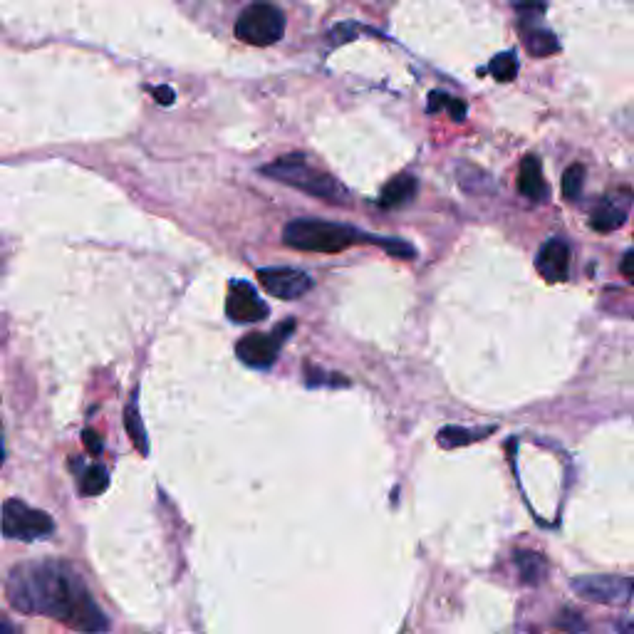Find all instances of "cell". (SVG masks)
<instances>
[{
	"instance_id": "obj_1",
	"label": "cell",
	"mask_w": 634,
	"mask_h": 634,
	"mask_svg": "<svg viewBox=\"0 0 634 634\" xmlns=\"http://www.w3.org/2000/svg\"><path fill=\"white\" fill-rule=\"evenodd\" d=\"M8 600L25 615L53 617L80 632H107L109 622L80 575L65 563H23L10 573Z\"/></svg>"
},
{
	"instance_id": "obj_28",
	"label": "cell",
	"mask_w": 634,
	"mask_h": 634,
	"mask_svg": "<svg viewBox=\"0 0 634 634\" xmlns=\"http://www.w3.org/2000/svg\"><path fill=\"white\" fill-rule=\"evenodd\" d=\"M15 632V625H10L8 620H3V615H0V634H13Z\"/></svg>"
},
{
	"instance_id": "obj_14",
	"label": "cell",
	"mask_w": 634,
	"mask_h": 634,
	"mask_svg": "<svg viewBox=\"0 0 634 634\" xmlns=\"http://www.w3.org/2000/svg\"><path fill=\"white\" fill-rule=\"evenodd\" d=\"M417 189L419 184L412 174L394 176V179L384 186L382 194H379V206H382V209H397V206L409 204V201L417 196Z\"/></svg>"
},
{
	"instance_id": "obj_24",
	"label": "cell",
	"mask_w": 634,
	"mask_h": 634,
	"mask_svg": "<svg viewBox=\"0 0 634 634\" xmlns=\"http://www.w3.org/2000/svg\"><path fill=\"white\" fill-rule=\"evenodd\" d=\"M82 441H85V446L87 449H90V454H102V441H100V436H97V431H92V429H85L82 431Z\"/></svg>"
},
{
	"instance_id": "obj_15",
	"label": "cell",
	"mask_w": 634,
	"mask_h": 634,
	"mask_svg": "<svg viewBox=\"0 0 634 634\" xmlns=\"http://www.w3.org/2000/svg\"><path fill=\"white\" fill-rule=\"evenodd\" d=\"M513 563H516L518 575L526 585H540L545 580V573H548V563L540 553H533V550H516L513 553Z\"/></svg>"
},
{
	"instance_id": "obj_22",
	"label": "cell",
	"mask_w": 634,
	"mask_h": 634,
	"mask_svg": "<svg viewBox=\"0 0 634 634\" xmlns=\"http://www.w3.org/2000/svg\"><path fill=\"white\" fill-rule=\"evenodd\" d=\"M558 627L560 630H568V632H582L587 625H585V620L580 617V612L563 610V615H560V620H558Z\"/></svg>"
},
{
	"instance_id": "obj_18",
	"label": "cell",
	"mask_w": 634,
	"mask_h": 634,
	"mask_svg": "<svg viewBox=\"0 0 634 634\" xmlns=\"http://www.w3.org/2000/svg\"><path fill=\"white\" fill-rule=\"evenodd\" d=\"M107 486H109V476L102 464H90L80 474L82 496H100V493L107 491Z\"/></svg>"
},
{
	"instance_id": "obj_16",
	"label": "cell",
	"mask_w": 634,
	"mask_h": 634,
	"mask_svg": "<svg viewBox=\"0 0 634 634\" xmlns=\"http://www.w3.org/2000/svg\"><path fill=\"white\" fill-rule=\"evenodd\" d=\"M496 426H483V429H464V426H446L439 431V444L444 449H456V446H469L474 441H483L488 434H493Z\"/></svg>"
},
{
	"instance_id": "obj_8",
	"label": "cell",
	"mask_w": 634,
	"mask_h": 634,
	"mask_svg": "<svg viewBox=\"0 0 634 634\" xmlns=\"http://www.w3.org/2000/svg\"><path fill=\"white\" fill-rule=\"evenodd\" d=\"M261 285L273 298L298 300L313 290V278L305 270L295 268H261L258 270Z\"/></svg>"
},
{
	"instance_id": "obj_25",
	"label": "cell",
	"mask_w": 634,
	"mask_h": 634,
	"mask_svg": "<svg viewBox=\"0 0 634 634\" xmlns=\"http://www.w3.org/2000/svg\"><path fill=\"white\" fill-rule=\"evenodd\" d=\"M446 102H449V95H446V92H431L429 112H441V109H446Z\"/></svg>"
},
{
	"instance_id": "obj_10",
	"label": "cell",
	"mask_w": 634,
	"mask_h": 634,
	"mask_svg": "<svg viewBox=\"0 0 634 634\" xmlns=\"http://www.w3.org/2000/svg\"><path fill=\"white\" fill-rule=\"evenodd\" d=\"M630 204H632V191L630 189H622V191H615V194L602 196V201L597 204V209L592 211L590 226L595 228L597 233L615 231V228H620L622 223L627 221Z\"/></svg>"
},
{
	"instance_id": "obj_27",
	"label": "cell",
	"mask_w": 634,
	"mask_h": 634,
	"mask_svg": "<svg viewBox=\"0 0 634 634\" xmlns=\"http://www.w3.org/2000/svg\"><path fill=\"white\" fill-rule=\"evenodd\" d=\"M154 97H157L159 105H174V90L171 87H157V90H152Z\"/></svg>"
},
{
	"instance_id": "obj_21",
	"label": "cell",
	"mask_w": 634,
	"mask_h": 634,
	"mask_svg": "<svg viewBox=\"0 0 634 634\" xmlns=\"http://www.w3.org/2000/svg\"><path fill=\"white\" fill-rule=\"evenodd\" d=\"M374 243H377L379 248H384V251H387L389 256L402 258V261H412V258H417V248L409 246V243L402 241V238H382V236H377V238H374Z\"/></svg>"
},
{
	"instance_id": "obj_20",
	"label": "cell",
	"mask_w": 634,
	"mask_h": 634,
	"mask_svg": "<svg viewBox=\"0 0 634 634\" xmlns=\"http://www.w3.org/2000/svg\"><path fill=\"white\" fill-rule=\"evenodd\" d=\"M491 75L496 77L498 82H511L516 80L518 75V57L513 50H508V53H501L496 55L491 60Z\"/></svg>"
},
{
	"instance_id": "obj_9",
	"label": "cell",
	"mask_w": 634,
	"mask_h": 634,
	"mask_svg": "<svg viewBox=\"0 0 634 634\" xmlns=\"http://www.w3.org/2000/svg\"><path fill=\"white\" fill-rule=\"evenodd\" d=\"M226 315L233 322H261L270 315V308L258 298L256 288L243 280H233L228 285V300H226Z\"/></svg>"
},
{
	"instance_id": "obj_3",
	"label": "cell",
	"mask_w": 634,
	"mask_h": 634,
	"mask_svg": "<svg viewBox=\"0 0 634 634\" xmlns=\"http://www.w3.org/2000/svg\"><path fill=\"white\" fill-rule=\"evenodd\" d=\"M263 174L270 176L275 181H283V184L295 186V189L305 191V194L317 196L322 201H332V204H345L350 199L347 189L342 184H337L330 174L315 169L310 164L308 157L303 154H290V157H280L270 166H263Z\"/></svg>"
},
{
	"instance_id": "obj_7",
	"label": "cell",
	"mask_w": 634,
	"mask_h": 634,
	"mask_svg": "<svg viewBox=\"0 0 634 634\" xmlns=\"http://www.w3.org/2000/svg\"><path fill=\"white\" fill-rule=\"evenodd\" d=\"M573 590L580 597L600 605H622L634 592V580L622 575H585L573 580Z\"/></svg>"
},
{
	"instance_id": "obj_6",
	"label": "cell",
	"mask_w": 634,
	"mask_h": 634,
	"mask_svg": "<svg viewBox=\"0 0 634 634\" xmlns=\"http://www.w3.org/2000/svg\"><path fill=\"white\" fill-rule=\"evenodd\" d=\"M295 320L283 322V325L275 327L273 332H251V335L243 337L236 345V355L243 365L253 367V370H268L273 367V362L278 360V352L283 347V342L293 335Z\"/></svg>"
},
{
	"instance_id": "obj_13",
	"label": "cell",
	"mask_w": 634,
	"mask_h": 634,
	"mask_svg": "<svg viewBox=\"0 0 634 634\" xmlns=\"http://www.w3.org/2000/svg\"><path fill=\"white\" fill-rule=\"evenodd\" d=\"M521 38L526 50L533 57H550L560 53V43L550 30L535 25V18H523L521 20Z\"/></svg>"
},
{
	"instance_id": "obj_23",
	"label": "cell",
	"mask_w": 634,
	"mask_h": 634,
	"mask_svg": "<svg viewBox=\"0 0 634 634\" xmlns=\"http://www.w3.org/2000/svg\"><path fill=\"white\" fill-rule=\"evenodd\" d=\"M446 109H449V114H451V119H454V122H464L466 112H469L466 102L464 100H454V97H449V102H446Z\"/></svg>"
},
{
	"instance_id": "obj_4",
	"label": "cell",
	"mask_w": 634,
	"mask_h": 634,
	"mask_svg": "<svg viewBox=\"0 0 634 634\" xmlns=\"http://www.w3.org/2000/svg\"><path fill=\"white\" fill-rule=\"evenodd\" d=\"M285 33V18L273 3H251L236 20V35L253 48H268L275 45Z\"/></svg>"
},
{
	"instance_id": "obj_12",
	"label": "cell",
	"mask_w": 634,
	"mask_h": 634,
	"mask_svg": "<svg viewBox=\"0 0 634 634\" xmlns=\"http://www.w3.org/2000/svg\"><path fill=\"white\" fill-rule=\"evenodd\" d=\"M518 191L530 201L548 199V184L543 179V164L535 154H526L518 169Z\"/></svg>"
},
{
	"instance_id": "obj_2",
	"label": "cell",
	"mask_w": 634,
	"mask_h": 634,
	"mask_svg": "<svg viewBox=\"0 0 634 634\" xmlns=\"http://www.w3.org/2000/svg\"><path fill=\"white\" fill-rule=\"evenodd\" d=\"M370 233H362L342 223L320 221V218H295L283 228L285 246L305 253H340L355 243H374Z\"/></svg>"
},
{
	"instance_id": "obj_29",
	"label": "cell",
	"mask_w": 634,
	"mask_h": 634,
	"mask_svg": "<svg viewBox=\"0 0 634 634\" xmlns=\"http://www.w3.org/2000/svg\"><path fill=\"white\" fill-rule=\"evenodd\" d=\"M3 459H5V451H3V444H0V464H3Z\"/></svg>"
},
{
	"instance_id": "obj_19",
	"label": "cell",
	"mask_w": 634,
	"mask_h": 634,
	"mask_svg": "<svg viewBox=\"0 0 634 634\" xmlns=\"http://www.w3.org/2000/svg\"><path fill=\"white\" fill-rule=\"evenodd\" d=\"M560 189H563L565 201H578L582 196V189H585V166H568L563 174V181H560Z\"/></svg>"
},
{
	"instance_id": "obj_17",
	"label": "cell",
	"mask_w": 634,
	"mask_h": 634,
	"mask_svg": "<svg viewBox=\"0 0 634 634\" xmlns=\"http://www.w3.org/2000/svg\"><path fill=\"white\" fill-rule=\"evenodd\" d=\"M124 424H127L129 436H132L134 446L142 456H149V439H147V429H144L142 417H139V404H137V392H134L132 402H129L127 412H124Z\"/></svg>"
},
{
	"instance_id": "obj_5",
	"label": "cell",
	"mask_w": 634,
	"mask_h": 634,
	"mask_svg": "<svg viewBox=\"0 0 634 634\" xmlns=\"http://www.w3.org/2000/svg\"><path fill=\"white\" fill-rule=\"evenodd\" d=\"M0 530H3L5 538L33 543V540L50 538L55 533V521L45 511L30 508L28 503L13 498V501H5Z\"/></svg>"
},
{
	"instance_id": "obj_11",
	"label": "cell",
	"mask_w": 634,
	"mask_h": 634,
	"mask_svg": "<svg viewBox=\"0 0 634 634\" xmlns=\"http://www.w3.org/2000/svg\"><path fill=\"white\" fill-rule=\"evenodd\" d=\"M535 268L543 275L548 283H563L568 278L570 270V246L560 238H550L548 243H543L538 258H535Z\"/></svg>"
},
{
	"instance_id": "obj_26",
	"label": "cell",
	"mask_w": 634,
	"mask_h": 634,
	"mask_svg": "<svg viewBox=\"0 0 634 634\" xmlns=\"http://www.w3.org/2000/svg\"><path fill=\"white\" fill-rule=\"evenodd\" d=\"M622 275H625L627 280L634 285V251H627L625 258H622V265H620Z\"/></svg>"
}]
</instances>
